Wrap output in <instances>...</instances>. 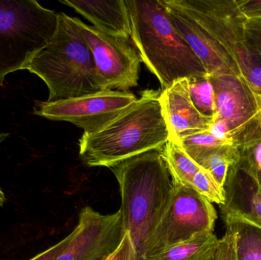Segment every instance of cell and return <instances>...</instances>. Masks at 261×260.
<instances>
[{"instance_id": "obj_5", "label": "cell", "mask_w": 261, "mask_h": 260, "mask_svg": "<svg viewBox=\"0 0 261 260\" xmlns=\"http://www.w3.org/2000/svg\"><path fill=\"white\" fill-rule=\"evenodd\" d=\"M58 15L35 0H0V85L50 42Z\"/></svg>"}, {"instance_id": "obj_11", "label": "cell", "mask_w": 261, "mask_h": 260, "mask_svg": "<svg viewBox=\"0 0 261 260\" xmlns=\"http://www.w3.org/2000/svg\"><path fill=\"white\" fill-rule=\"evenodd\" d=\"M72 232L71 241L55 260H106L125 235L122 212L104 215L86 206Z\"/></svg>"}, {"instance_id": "obj_12", "label": "cell", "mask_w": 261, "mask_h": 260, "mask_svg": "<svg viewBox=\"0 0 261 260\" xmlns=\"http://www.w3.org/2000/svg\"><path fill=\"white\" fill-rule=\"evenodd\" d=\"M176 30L202 63L207 76H242L223 47L173 0H161Z\"/></svg>"}, {"instance_id": "obj_10", "label": "cell", "mask_w": 261, "mask_h": 260, "mask_svg": "<svg viewBox=\"0 0 261 260\" xmlns=\"http://www.w3.org/2000/svg\"><path fill=\"white\" fill-rule=\"evenodd\" d=\"M93 53L104 90L128 92L138 86L142 63L128 40L107 35L75 17Z\"/></svg>"}, {"instance_id": "obj_13", "label": "cell", "mask_w": 261, "mask_h": 260, "mask_svg": "<svg viewBox=\"0 0 261 260\" xmlns=\"http://www.w3.org/2000/svg\"><path fill=\"white\" fill-rule=\"evenodd\" d=\"M160 102L170 132V138L180 137L208 130L213 119L201 114L193 105L190 94L189 78L178 79L161 91Z\"/></svg>"}, {"instance_id": "obj_8", "label": "cell", "mask_w": 261, "mask_h": 260, "mask_svg": "<svg viewBox=\"0 0 261 260\" xmlns=\"http://www.w3.org/2000/svg\"><path fill=\"white\" fill-rule=\"evenodd\" d=\"M214 91L213 119L225 124L239 151L261 139V101L242 76H207Z\"/></svg>"}, {"instance_id": "obj_23", "label": "cell", "mask_w": 261, "mask_h": 260, "mask_svg": "<svg viewBox=\"0 0 261 260\" xmlns=\"http://www.w3.org/2000/svg\"><path fill=\"white\" fill-rule=\"evenodd\" d=\"M213 260H237L234 235L228 229L226 228L225 235L219 240Z\"/></svg>"}, {"instance_id": "obj_7", "label": "cell", "mask_w": 261, "mask_h": 260, "mask_svg": "<svg viewBox=\"0 0 261 260\" xmlns=\"http://www.w3.org/2000/svg\"><path fill=\"white\" fill-rule=\"evenodd\" d=\"M217 218L213 204L194 189L173 186L168 206L150 240L147 257L197 235L213 233Z\"/></svg>"}, {"instance_id": "obj_9", "label": "cell", "mask_w": 261, "mask_h": 260, "mask_svg": "<svg viewBox=\"0 0 261 260\" xmlns=\"http://www.w3.org/2000/svg\"><path fill=\"white\" fill-rule=\"evenodd\" d=\"M138 98L130 92L102 90L81 97L41 102L35 114L50 120L64 121L93 133L122 114Z\"/></svg>"}, {"instance_id": "obj_22", "label": "cell", "mask_w": 261, "mask_h": 260, "mask_svg": "<svg viewBox=\"0 0 261 260\" xmlns=\"http://www.w3.org/2000/svg\"><path fill=\"white\" fill-rule=\"evenodd\" d=\"M237 165L260 186L261 139L241 150L240 160Z\"/></svg>"}, {"instance_id": "obj_26", "label": "cell", "mask_w": 261, "mask_h": 260, "mask_svg": "<svg viewBox=\"0 0 261 260\" xmlns=\"http://www.w3.org/2000/svg\"><path fill=\"white\" fill-rule=\"evenodd\" d=\"M236 2L247 19H261V0H239Z\"/></svg>"}, {"instance_id": "obj_1", "label": "cell", "mask_w": 261, "mask_h": 260, "mask_svg": "<svg viewBox=\"0 0 261 260\" xmlns=\"http://www.w3.org/2000/svg\"><path fill=\"white\" fill-rule=\"evenodd\" d=\"M119 183L128 260H146L150 240L164 215L173 186L161 151H152L110 168Z\"/></svg>"}, {"instance_id": "obj_24", "label": "cell", "mask_w": 261, "mask_h": 260, "mask_svg": "<svg viewBox=\"0 0 261 260\" xmlns=\"http://www.w3.org/2000/svg\"><path fill=\"white\" fill-rule=\"evenodd\" d=\"M245 32L248 42L261 59V19H247Z\"/></svg>"}, {"instance_id": "obj_15", "label": "cell", "mask_w": 261, "mask_h": 260, "mask_svg": "<svg viewBox=\"0 0 261 260\" xmlns=\"http://www.w3.org/2000/svg\"><path fill=\"white\" fill-rule=\"evenodd\" d=\"M224 189L225 204L233 211L261 227V189L237 164L230 167Z\"/></svg>"}, {"instance_id": "obj_2", "label": "cell", "mask_w": 261, "mask_h": 260, "mask_svg": "<svg viewBox=\"0 0 261 260\" xmlns=\"http://www.w3.org/2000/svg\"><path fill=\"white\" fill-rule=\"evenodd\" d=\"M158 91L146 90L139 99L108 125L79 140V156L90 167L111 168L152 151H161L170 138Z\"/></svg>"}, {"instance_id": "obj_25", "label": "cell", "mask_w": 261, "mask_h": 260, "mask_svg": "<svg viewBox=\"0 0 261 260\" xmlns=\"http://www.w3.org/2000/svg\"><path fill=\"white\" fill-rule=\"evenodd\" d=\"M73 237V232L69 234L66 238L57 243L55 245L47 248V250L41 252L34 257L29 260H55L58 256L65 250Z\"/></svg>"}, {"instance_id": "obj_19", "label": "cell", "mask_w": 261, "mask_h": 260, "mask_svg": "<svg viewBox=\"0 0 261 260\" xmlns=\"http://www.w3.org/2000/svg\"><path fill=\"white\" fill-rule=\"evenodd\" d=\"M179 142L184 151L195 162L213 151L228 146H236L229 140L216 138L208 130L187 134L180 137Z\"/></svg>"}, {"instance_id": "obj_18", "label": "cell", "mask_w": 261, "mask_h": 260, "mask_svg": "<svg viewBox=\"0 0 261 260\" xmlns=\"http://www.w3.org/2000/svg\"><path fill=\"white\" fill-rule=\"evenodd\" d=\"M173 186L192 188V181L201 169L187 154L179 140L170 139L161 151Z\"/></svg>"}, {"instance_id": "obj_14", "label": "cell", "mask_w": 261, "mask_h": 260, "mask_svg": "<svg viewBox=\"0 0 261 260\" xmlns=\"http://www.w3.org/2000/svg\"><path fill=\"white\" fill-rule=\"evenodd\" d=\"M87 18L103 33L130 41L129 15L125 0H60Z\"/></svg>"}, {"instance_id": "obj_20", "label": "cell", "mask_w": 261, "mask_h": 260, "mask_svg": "<svg viewBox=\"0 0 261 260\" xmlns=\"http://www.w3.org/2000/svg\"><path fill=\"white\" fill-rule=\"evenodd\" d=\"M192 102L198 111L213 119L216 114L214 91L208 76L189 78Z\"/></svg>"}, {"instance_id": "obj_3", "label": "cell", "mask_w": 261, "mask_h": 260, "mask_svg": "<svg viewBox=\"0 0 261 260\" xmlns=\"http://www.w3.org/2000/svg\"><path fill=\"white\" fill-rule=\"evenodd\" d=\"M130 40L162 90L184 78L205 77L201 61L172 23L161 0H125Z\"/></svg>"}, {"instance_id": "obj_29", "label": "cell", "mask_w": 261, "mask_h": 260, "mask_svg": "<svg viewBox=\"0 0 261 260\" xmlns=\"http://www.w3.org/2000/svg\"><path fill=\"white\" fill-rule=\"evenodd\" d=\"M260 189H261V185H260Z\"/></svg>"}, {"instance_id": "obj_17", "label": "cell", "mask_w": 261, "mask_h": 260, "mask_svg": "<svg viewBox=\"0 0 261 260\" xmlns=\"http://www.w3.org/2000/svg\"><path fill=\"white\" fill-rule=\"evenodd\" d=\"M218 244L214 233L202 234L150 255L146 260H213Z\"/></svg>"}, {"instance_id": "obj_21", "label": "cell", "mask_w": 261, "mask_h": 260, "mask_svg": "<svg viewBox=\"0 0 261 260\" xmlns=\"http://www.w3.org/2000/svg\"><path fill=\"white\" fill-rule=\"evenodd\" d=\"M192 188L211 203H216L219 206L225 204V189H222L212 176L202 168L193 177Z\"/></svg>"}, {"instance_id": "obj_6", "label": "cell", "mask_w": 261, "mask_h": 260, "mask_svg": "<svg viewBox=\"0 0 261 260\" xmlns=\"http://www.w3.org/2000/svg\"><path fill=\"white\" fill-rule=\"evenodd\" d=\"M216 40L261 101V59L247 40V18L236 0H173Z\"/></svg>"}, {"instance_id": "obj_27", "label": "cell", "mask_w": 261, "mask_h": 260, "mask_svg": "<svg viewBox=\"0 0 261 260\" xmlns=\"http://www.w3.org/2000/svg\"><path fill=\"white\" fill-rule=\"evenodd\" d=\"M130 251V241L128 234L125 232L123 239L117 248L106 260H128Z\"/></svg>"}, {"instance_id": "obj_28", "label": "cell", "mask_w": 261, "mask_h": 260, "mask_svg": "<svg viewBox=\"0 0 261 260\" xmlns=\"http://www.w3.org/2000/svg\"><path fill=\"white\" fill-rule=\"evenodd\" d=\"M6 195H5L4 192L0 188V206H3L4 205V203H6Z\"/></svg>"}, {"instance_id": "obj_16", "label": "cell", "mask_w": 261, "mask_h": 260, "mask_svg": "<svg viewBox=\"0 0 261 260\" xmlns=\"http://www.w3.org/2000/svg\"><path fill=\"white\" fill-rule=\"evenodd\" d=\"M226 228L234 235L237 260H261V227L233 211L220 207Z\"/></svg>"}, {"instance_id": "obj_4", "label": "cell", "mask_w": 261, "mask_h": 260, "mask_svg": "<svg viewBox=\"0 0 261 260\" xmlns=\"http://www.w3.org/2000/svg\"><path fill=\"white\" fill-rule=\"evenodd\" d=\"M39 76L49 90L48 100L56 102L104 90L96 63L75 17L58 13L50 42L24 66Z\"/></svg>"}]
</instances>
